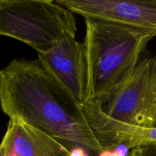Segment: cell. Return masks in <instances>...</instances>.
<instances>
[{
	"label": "cell",
	"mask_w": 156,
	"mask_h": 156,
	"mask_svg": "<svg viewBox=\"0 0 156 156\" xmlns=\"http://www.w3.org/2000/svg\"><path fill=\"white\" fill-rule=\"evenodd\" d=\"M0 102L10 118L98 156L105 150L80 107L38 60L15 59L0 72Z\"/></svg>",
	"instance_id": "1"
},
{
	"label": "cell",
	"mask_w": 156,
	"mask_h": 156,
	"mask_svg": "<svg viewBox=\"0 0 156 156\" xmlns=\"http://www.w3.org/2000/svg\"><path fill=\"white\" fill-rule=\"evenodd\" d=\"M88 70L87 101H103L140 61L154 37L129 26L85 18Z\"/></svg>",
	"instance_id": "2"
},
{
	"label": "cell",
	"mask_w": 156,
	"mask_h": 156,
	"mask_svg": "<svg viewBox=\"0 0 156 156\" xmlns=\"http://www.w3.org/2000/svg\"><path fill=\"white\" fill-rule=\"evenodd\" d=\"M75 14L52 0H1L0 34L46 53L66 38H76Z\"/></svg>",
	"instance_id": "3"
},
{
	"label": "cell",
	"mask_w": 156,
	"mask_h": 156,
	"mask_svg": "<svg viewBox=\"0 0 156 156\" xmlns=\"http://www.w3.org/2000/svg\"><path fill=\"white\" fill-rule=\"evenodd\" d=\"M99 102L113 120L141 127L156 126V56L140 59L108 97Z\"/></svg>",
	"instance_id": "4"
},
{
	"label": "cell",
	"mask_w": 156,
	"mask_h": 156,
	"mask_svg": "<svg viewBox=\"0 0 156 156\" xmlns=\"http://www.w3.org/2000/svg\"><path fill=\"white\" fill-rule=\"evenodd\" d=\"M38 59L47 73L69 94L79 107L88 97V70L84 43L66 38L56 43Z\"/></svg>",
	"instance_id": "5"
},
{
	"label": "cell",
	"mask_w": 156,
	"mask_h": 156,
	"mask_svg": "<svg viewBox=\"0 0 156 156\" xmlns=\"http://www.w3.org/2000/svg\"><path fill=\"white\" fill-rule=\"evenodd\" d=\"M85 18L129 26L156 36V0H56Z\"/></svg>",
	"instance_id": "6"
},
{
	"label": "cell",
	"mask_w": 156,
	"mask_h": 156,
	"mask_svg": "<svg viewBox=\"0 0 156 156\" xmlns=\"http://www.w3.org/2000/svg\"><path fill=\"white\" fill-rule=\"evenodd\" d=\"M65 143L30 126L20 118H10L0 146L1 156H69Z\"/></svg>",
	"instance_id": "7"
},
{
	"label": "cell",
	"mask_w": 156,
	"mask_h": 156,
	"mask_svg": "<svg viewBox=\"0 0 156 156\" xmlns=\"http://www.w3.org/2000/svg\"><path fill=\"white\" fill-rule=\"evenodd\" d=\"M114 140L132 149L137 146L156 145V126L152 128L117 123L114 128Z\"/></svg>",
	"instance_id": "8"
},
{
	"label": "cell",
	"mask_w": 156,
	"mask_h": 156,
	"mask_svg": "<svg viewBox=\"0 0 156 156\" xmlns=\"http://www.w3.org/2000/svg\"><path fill=\"white\" fill-rule=\"evenodd\" d=\"M128 156H156V145L137 146L131 149Z\"/></svg>",
	"instance_id": "9"
}]
</instances>
